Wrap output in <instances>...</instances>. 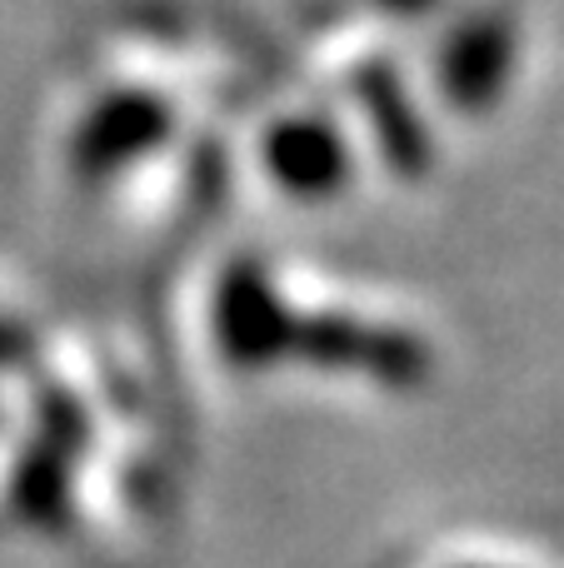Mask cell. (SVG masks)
Masks as SVG:
<instances>
[{
    "mask_svg": "<svg viewBox=\"0 0 564 568\" xmlns=\"http://www.w3.org/2000/svg\"><path fill=\"white\" fill-rule=\"evenodd\" d=\"M290 359L335 374H360L385 389H410L430 374V349L420 334L350 310H305L295 300H290L285 320V364Z\"/></svg>",
    "mask_w": 564,
    "mask_h": 568,
    "instance_id": "obj_1",
    "label": "cell"
},
{
    "mask_svg": "<svg viewBox=\"0 0 564 568\" xmlns=\"http://www.w3.org/2000/svg\"><path fill=\"white\" fill-rule=\"evenodd\" d=\"M215 349L230 369L255 374L285 364V320H290V294L280 290L255 260H235L225 265L215 290Z\"/></svg>",
    "mask_w": 564,
    "mask_h": 568,
    "instance_id": "obj_2",
    "label": "cell"
},
{
    "mask_svg": "<svg viewBox=\"0 0 564 568\" xmlns=\"http://www.w3.org/2000/svg\"><path fill=\"white\" fill-rule=\"evenodd\" d=\"M170 130L165 105H155L150 95H110L80 120L75 140H70V165L80 175L100 180V175H115L120 165L140 160L145 150H155Z\"/></svg>",
    "mask_w": 564,
    "mask_h": 568,
    "instance_id": "obj_3",
    "label": "cell"
},
{
    "mask_svg": "<svg viewBox=\"0 0 564 568\" xmlns=\"http://www.w3.org/2000/svg\"><path fill=\"white\" fill-rule=\"evenodd\" d=\"M265 165L290 195L320 200V195L345 185L350 160H345L340 135L325 125V120L295 115V120H280V125L265 135Z\"/></svg>",
    "mask_w": 564,
    "mask_h": 568,
    "instance_id": "obj_4",
    "label": "cell"
},
{
    "mask_svg": "<svg viewBox=\"0 0 564 568\" xmlns=\"http://www.w3.org/2000/svg\"><path fill=\"white\" fill-rule=\"evenodd\" d=\"M510 70V36L495 26H475L455 40L450 50V95L460 105H485L495 100V90L505 85Z\"/></svg>",
    "mask_w": 564,
    "mask_h": 568,
    "instance_id": "obj_5",
    "label": "cell"
},
{
    "mask_svg": "<svg viewBox=\"0 0 564 568\" xmlns=\"http://www.w3.org/2000/svg\"><path fill=\"white\" fill-rule=\"evenodd\" d=\"M30 349H36V339H30L26 324H16L10 314H0V369H16V364H26Z\"/></svg>",
    "mask_w": 564,
    "mask_h": 568,
    "instance_id": "obj_6",
    "label": "cell"
},
{
    "mask_svg": "<svg viewBox=\"0 0 564 568\" xmlns=\"http://www.w3.org/2000/svg\"><path fill=\"white\" fill-rule=\"evenodd\" d=\"M455 568H490V564H455Z\"/></svg>",
    "mask_w": 564,
    "mask_h": 568,
    "instance_id": "obj_7",
    "label": "cell"
}]
</instances>
